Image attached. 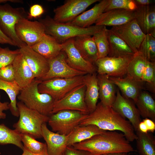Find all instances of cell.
<instances>
[{
    "instance_id": "cell-1",
    "label": "cell",
    "mask_w": 155,
    "mask_h": 155,
    "mask_svg": "<svg viewBox=\"0 0 155 155\" xmlns=\"http://www.w3.org/2000/svg\"><path fill=\"white\" fill-rule=\"evenodd\" d=\"M95 125L106 131L121 132L129 142L137 138L133 127L130 122L114 110L111 106L97 104L95 110L88 114L79 125Z\"/></svg>"
},
{
    "instance_id": "cell-2",
    "label": "cell",
    "mask_w": 155,
    "mask_h": 155,
    "mask_svg": "<svg viewBox=\"0 0 155 155\" xmlns=\"http://www.w3.org/2000/svg\"><path fill=\"white\" fill-rule=\"evenodd\" d=\"M72 146L76 149L88 151L90 155L128 153L135 151L124 134L116 131H107Z\"/></svg>"
},
{
    "instance_id": "cell-3",
    "label": "cell",
    "mask_w": 155,
    "mask_h": 155,
    "mask_svg": "<svg viewBox=\"0 0 155 155\" xmlns=\"http://www.w3.org/2000/svg\"><path fill=\"white\" fill-rule=\"evenodd\" d=\"M39 21L44 25L45 34L53 36L61 44L69 39L77 36H93L104 26L95 25L82 28L69 23L57 22L48 16Z\"/></svg>"
},
{
    "instance_id": "cell-4",
    "label": "cell",
    "mask_w": 155,
    "mask_h": 155,
    "mask_svg": "<svg viewBox=\"0 0 155 155\" xmlns=\"http://www.w3.org/2000/svg\"><path fill=\"white\" fill-rule=\"evenodd\" d=\"M41 81L35 79L21 90L17 98L28 108L49 117L52 114L55 101L50 95L39 92L38 86Z\"/></svg>"
},
{
    "instance_id": "cell-5",
    "label": "cell",
    "mask_w": 155,
    "mask_h": 155,
    "mask_svg": "<svg viewBox=\"0 0 155 155\" xmlns=\"http://www.w3.org/2000/svg\"><path fill=\"white\" fill-rule=\"evenodd\" d=\"M17 106L19 118L13 125L14 129L20 133L29 134L36 139L42 137V126L48 122L49 117L28 108L20 101L17 102Z\"/></svg>"
},
{
    "instance_id": "cell-6",
    "label": "cell",
    "mask_w": 155,
    "mask_h": 155,
    "mask_svg": "<svg viewBox=\"0 0 155 155\" xmlns=\"http://www.w3.org/2000/svg\"><path fill=\"white\" fill-rule=\"evenodd\" d=\"M27 15L23 7H13L7 3L0 5V29L20 48L26 44L18 36L15 26L21 19L27 18Z\"/></svg>"
},
{
    "instance_id": "cell-7",
    "label": "cell",
    "mask_w": 155,
    "mask_h": 155,
    "mask_svg": "<svg viewBox=\"0 0 155 155\" xmlns=\"http://www.w3.org/2000/svg\"><path fill=\"white\" fill-rule=\"evenodd\" d=\"M84 76L69 78H55L42 80L38 85V90L40 93L50 95L56 101L76 87L84 84Z\"/></svg>"
},
{
    "instance_id": "cell-8",
    "label": "cell",
    "mask_w": 155,
    "mask_h": 155,
    "mask_svg": "<svg viewBox=\"0 0 155 155\" xmlns=\"http://www.w3.org/2000/svg\"><path fill=\"white\" fill-rule=\"evenodd\" d=\"M88 114L76 111L61 110L49 116L48 122L53 131L67 135L79 125Z\"/></svg>"
},
{
    "instance_id": "cell-9",
    "label": "cell",
    "mask_w": 155,
    "mask_h": 155,
    "mask_svg": "<svg viewBox=\"0 0 155 155\" xmlns=\"http://www.w3.org/2000/svg\"><path fill=\"white\" fill-rule=\"evenodd\" d=\"M133 55L119 57L107 56L98 59L94 64L97 72L108 77H124L126 75L128 65Z\"/></svg>"
},
{
    "instance_id": "cell-10",
    "label": "cell",
    "mask_w": 155,
    "mask_h": 155,
    "mask_svg": "<svg viewBox=\"0 0 155 155\" xmlns=\"http://www.w3.org/2000/svg\"><path fill=\"white\" fill-rule=\"evenodd\" d=\"M86 89L84 83L73 89L61 99L55 101L52 114L65 110L89 114L85 101Z\"/></svg>"
},
{
    "instance_id": "cell-11",
    "label": "cell",
    "mask_w": 155,
    "mask_h": 155,
    "mask_svg": "<svg viewBox=\"0 0 155 155\" xmlns=\"http://www.w3.org/2000/svg\"><path fill=\"white\" fill-rule=\"evenodd\" d=\"M98 0H67L54 10L53 19L60 23L71 22L89 6Z\"/></svg>"
},
{
    "instance_id": "cell-12",
    "label": "cell",
    "mask_w": 155,
    "mask_h": 155,
    "mask_svg": "<svg viewBox=\"0 0 155 155\" xmlns=\"http://www.w3.org/2000/svg\"><path fill=\"white\" fill-rule=\"evenodd\" d=\"M15 31L19 38L30 47L37 42L45 34L44 27L41 22L31 21L25 18L18 22Z\"/></svg>"
},
{
    "instance_id": "cell-13",
    "label": "cell",
    "mask_w": 155,
    "mask_h": 155,
    "mask_svg": "<svg viewBox=\"0 0 155 155\" xmlns=\"http://www.w3.org/2000/svg\"><path fill=\"white\" fill-rule=\"evenodd\" d=\"M110 30L122 39L135 53L138 51L146 35L135 19L123 25L112 27Z\"/></svg>"
},
{
    "instance_id": "cell-14",
    "label": "cell",
    "mask_w": 155,
    "mask_h": 155,
    "mask_svg": "<svg viewBox=\"0 0 155 155\" xmlns=\"http://www.w3.org/2000/svg\"><path fill=\"white\" fill-rule=\"evenodd\" d=\"M66 58L65 54L62 51L55 58L48 60L49 65V69L42 80L55 78H71L87 74L70 67L67 63Z\"/></svg>"
},
{
    "instance_id": "cell-15",
    "label": "cell",
    "mask_w": 155,
    "mask_h": 155,
    "mask_svg": "<svg viewBox=\"0 0 155 155\" xmlns=\"http://www.w3.org/2000/svg\"><path fill=\"white\" fill-rule=\"evenodd\" d=\"M63 51L66 56V61L71 67L87 74L96 73L97 69L94 64L85 60L75 47L73 38L61 44Z\"/></svg>"
},
{
    "instance_id": "cell-16",
    "label": "cell",
    "mask_w": 155,
    "mask_h": 155,
    "mask_svg": "<svg viewBox=\"0 0 155 155\" xmlns=\"http://www.w3.org/2000/svg\"><path fill=\"white\" fill-rule=\"evenodd\" d=\"M133 101L123 96L119 90L117 89L116 98L111 107L114 110L128 119L136 132L139 130V125L142 119Z\"/></svg>"
},
{
    "instance_id": "cell-17",
    "label": "cell",
    "mask_w": 155,
    "mask_h": 155,
    "mask_svg": "<svg viewBox=\"0 0 155 155\" xmlns=\"http://www.w3.org/2000/svg\"><path fill=\"white\" fill-rule=\"evenodd\" d=\"M19 51L32 71L35 79L42 80L49 69L48 60L27 45L20 48Z\"/></svg>"
},
{
    "instance_id": "cell-18",
    "label": "cell",
    "mask_w": 155,
    "mask_h": 155,
    "mask_svg": "<svg viewBox=\"0 0 155 155\" xmlns=\"http://www.w3.org/2000/svg\"><path fill=\"white\" fill-rule=\"evenodd\" d=\"M135 18V11L113 9L102 13L95 24L96 25L113 27L123 25Z\"/></svg>"
},
{
    "instance_id": "cell-19",
    "label": "cell",
    "mask_w": 155,
    "mask_h": 155,
    "mask_svg": "<svg viewBox=\"0 0 155 155\" xmlns=\"http://www.w3.org/2000/svg\"><path fill=\"white\" fill-rule=\"evenodd\" d=\"M42 135L46 142L49 155H61L67 146V135L51 131L48 128L46 123L42 126Z\"/></svg>"
},
{
    "instance_id": "cell-20",
    "label": "cell",
    "mask_w": 155,
    "mask_h": 155,
    "mask_svg": "<svg viewBox=\"0 0 155 155\" xmlns=\"http://www.w3.org/2000/svg\"><path fill=\"white\" fill-rule=\"evenodd\" d=\"M135 19L142 32L155 38V7L154 5H137Z\"/></svg>"
},
{
    "instance_id": "cell-21",
    "label": "cell",
    "mask_w": 155,
    "mask_h": 155,
    "mask_svg": "<svg viewBox=\"0 0 155 155\" xmlns=\"http://www.w3.org/2000/svg\"><path fill=\"white\" fill-rule=\"evenodd\" d=\"M12 65L14 71V81L21 90L27 86L35 79L32 71L20 52Z\"/></svg>"
},
{
    "instance_id": "cell-22",
    "label": "cell",
    "mask_w": 155,
    "mask_h": 155,
    "mask_svg": "<svg viewBox=\"0 0 155 155\" xmlns=\"http://www.w3.org/2000/svg\"><path fill=\"white\" fill-rule=\"evenodd\" d=\"M108 77L118 87L123 96L135 103L140 92L144 88L143 82L135 80L127 76L123 78Z\"/></svg>"
},
{
    "instance_id": "cell-23",
    "label": "cell",
    "mask_w": 155,
    "mask_h": 155,
    "mask_svg": "<svg viewBox=\"0 0 155 155\" xmlns=\"http://www.w3.org/2000/svg\"><path fill=\"white\" fill-rule=\"evenodd\" d=\"M31 47L47 60L55 58L62 51L61 44L53 37L46 34Z\"/></svg>"
},
{
    "instance_id": "cell-24",
    "label": "cell",
    "mask_w": 155,
    "mask_h": 155,
    "mask_svg": "<svg viewBox=\"0 0 155 155\" xmlns=\"http://www.w3.org/2000/svg\"><path fill=\"white\" fill-rule=\"evenodd\" d=\"M74 45L82 57L93 64L98 59L97 47L91 36L83 35L73 38Z\"/></svg>"
},
{
    "instance_id": "cell-25",
    "label": "cell",
    "mask_w": 155,
    "mask_h": 155,
    "mask_svg": "<svg viewBox=\"0 0 155 155\" xmlns=\"http://www.w3.org/2000/svg\"><path fill=\"white\" fill-rule=\"evenodd\" d=\"M108 0L100 1L92 8L82 13L73 20L69 22L82 28L88 27L96 21L100 15L104 12L107 7Z\"/></svg>"
},
{
    "instance_id": "cell-26",
    "label": "cell",
    "mask_w": 155,
    "mask_h": 155,
    "mask_svg": "<svg viewBox=\"0 0 155 155\" xmlns=\"http://www.w3.org/2000/svg\"><path fill=\"white\" fill-rule=\"evenodd\" d=\"M84 81L86 87L85 101L90 113L95 109L99 98V87L96 73L85 75Z\"/></svg>"
},
{
    "instance_id": "cell-27",
    "label": "cell",
    "mask_w": 155,
    "mask_h": 155,
    "mask_svg": "<svg viewBox=\"0 0 155 155\" xmlns=\"http://www.w3.org/2000/svg\"><path fill=\"white\" fill-rule=\"evenodd\" d=\"M97 78L100 102L104 105L111 106L116 97L115 85L106 75L98 74Z\"/></svg>"
},
{
    "instance_id": "cell-28",
    "label": "cell",
    "mask_w": 155,
    "mask_h": 155,
    "mask_svg": "<svg viewBox=\"0 0 155 155\" xmlns=\"http://www.w3.org/2000/svg\"><path fill=\"white\" fill-rule=\"evenodd\" d=\"M106 131L94 125H78L67 135V146H72L75 144L80 142Z\"/></svg>"
},
{
    "instance_id": "cell-29",
    "label": "cell",
    "mask_w": 155,
    "mask_h": 155,
    "mask_svg": "<svg viewBox=\"0 0 155 155\" xmlns=\"http://www.w3.org/2000/svg\"><path fill=\"white\" fill-rule=\"evenodd\" d=\"M109 52L108 56L123 57L133 55L135 53L130 47L111 30H108Z\"/></svg>"
},
{
    "instance_id": "cell-30",
    "label": "cell",
    "mask_w": 155,
    "mask_h": 155,
    "mask_svg": "<svg viewBox=\"0 0 155 155\" xmlns=\"http://www.w3.org/2000/svg\"><path fill=\"white\" fill-rule=\"evenodd\" d=\"M135 104L141 117L155 121V101L148 92L142 90Z\"/></svg>"
},
{
    "instance_id": "cell-31",
    "label": "cell",
    "mask_w": 155,
    "mask_h": 155,
    "mask_svg": "<svg viewBox=\"0 0 155 155\" xmlns=\"http://www.w3.org/2000/svg\"><path fill=\"white\" fill-rule=\"evenodd\" d=\"M0 90L4 91L9 98V110L11 114L15 117H19L16 98L21 90L20 88L15 81L7 82L0 79Z\"/></svg>"
},
{
    "instance_id": "cell-32",
    "label": "cell",
    "mask_w": 155,
    "mask_h": 155,
    "mask_svg": "<svg viewBox=\"0 0 155 155\" xmlns=\"http://www.w3.org/2000/svg\"><path fill=\"white\" fill-rule=\"evenodd\" d=\"M136 132V147L139 155H155V139L153 135L139 130Z\"/></svg>"
},
{
    "instance_id": "cell-33",
    "label": "cell",
    "mask_w": 155,
    "mask_h": 155,
    "mask_svg": "<svg viewBox=\"0 0 155 155\" xmlns=\"http://www.w3.org/2000/svg\"><path fill=\"white\" fill-rule=\"evenodd\" d=\"M147 61L139 51L135 53L128 65L126 76L137 81L142 82V76Z\"/></svg>"
},
{
    "instance_id": "cell-34",
    "label": "cell",
    "mask_w": 155,
    "mask_h": 155,
    "mask_svg": "<svg viewBox=\"0 0 155 155\" xmlns=\"http://www.w3.org/2000/svg\"><path fill=\"white\" fill-rule=\"evenodd\" d=\"M11 144L22 150L24 146L22 142L20 133L15 129H11L4 124H0V145Z\"/></svg>"
},
{
    "instance_id": "cell-35",
    "label": "cell",
    "mask_w": 155,
    "mask_h": 155,
    "mask_svg": "<svg viewBox=\"0 0 155 155\" xmlns=\"http://www.w3.org/2000/svg\"><path fill=\"white\" fill-rule=\"evenodd\" d=\"M108 30L104 26L92 36L97 48L98 59L106 57L109 53Z\"/></svg>"
},
{
    "instance_id": "cell-36",
    "label": "cell",
    "mask_w": 155,
    "mask_h": 155,
    "mask_svg": "<svg viewBox=\"0 0 155 155\" xmlns=\"http://www.w3.org/2000/svg\"><path fill=\"white\" fill-rule=\"evenodd\" d=\"M20 136L24 146L31 152L39 154L47 151L46 143L39 142L27 134L20 133Z\"/></svg>"
},
{
    "instance_id": "cell-37",
    "label": "cell",
    "mask_w": 155,
    "mask_h": 155,
    "mask_svg": "<svg viewBox=\"0 0 155 155\" xmlns=\"http://www.w3.org/2000/svg\"><path fill=\"white\" fill-rule=\"evenodd\" d=\"M138 51L147 61L155 62V38L150 34H146Z\"/></svg>"
},
{
    "instance_id": "cell-38",
    "label": "cell",
    "mask_w": 155,
    "mask_h": 155,
    "mask_svg": "<svg viewBox=\"0 0 155 155\" xmlns=\"http://www.w3.org/2000/svg\"><path fill=\"white\" fill-rule=\"evenodd\" d=\"M147 89L155 92V62L147 61L141 78Z\"/></svg>"
},
{
    "instance_id": "cell-39",
    "label": "cell",
    "mask_w": 155,
    "mask_h": 155,
    "mask_svg": "<svg viewBox=\"0 0 155 155\" xmlns=\"http://www.w3.org/2000/svg\"><path fill=\"white\" fill-rule=\"evenodd\" d=\"M137 6L134 0H108L104 12L115 9L134 11Z\"/></svg>"
},
{
    "instance_id": "cell-40",
    "label": "cell",
    "mask_w": 155,
    "mask_h": 155,
    "mask_svg": "<svg viewBox=\"0 0 155 155\" xmlns=\"http://www.w3.org/2000/svg\"><path fill=\"white\" fill-rule=\"evenodd\" d=\"M20 52L19 49L11 50L8 47L0 46V69L12 64Z\"/></svg>"
},
{
    "instance_id": "cell-41",
    "label": "cell",
    "mask_w": 155,
    "mask_h": 155,
    "mask_svg": "<svg viewBox=\"0 0 155 155\" xmlns=\"http://www.w3.org/2000/svg\"><path fill=\"white\" fill-rule=\"evenodd\" d=\"M0 79L7 82L14 81V73L12 64L0 69Z\"/></svg>"
},
{
    "instance_id": "cell-42",
    "label": "cell",
    "mask_w": 155,
    "mask_h": 155,
    "mask_svg": "<svg viewBox=\"0 0 155 155\" xmlns=\"http://www.w3.org/2000/svg\"><path fill=\"white\" fill-rule=\"evenodd\" d=\"M44 10L41 5L35 4L31 6L28 13L27 18L28 20L40 17L44 13Z\"/></svg>"
},
{
    "instance_id": "cell-43",
    "label": "cell",
    "mask_w": 155,
    "mask_h": 155,
    "mask_svg": "<svg viewBox=\"0 0 155 155\" xmlns=\"http://www.w3.org/2000/svg\"><path fill=\"white\" fill-rule=\"evenodd\" d=\"M61 155H90L86 151L77 149L72 146H67Z\"/></svg>"
},
{
    "instance_id": "cell-44",
    "label": "cell",
    "mask_w": 155,
    "mask_h": 155,
    "mask_svg": "<svg viewBox=\"0 0 155 155\" xmlns=\"http://www.w3.org/2000/svg\"><path fill=\"white\" fill-rule=\"evenodd\" d=\"M1 95L0 93V119H4L6 117V114L3 111L9 109V103L2 102L0 101Z\"/></svg>"
},
{
    "instance_id": "cell-45",
    "label": "cell",
    "mask_w": 155,
    "mask_h": 155,
    "mask_svg": "<svg viewBox=\"0 0 155 155\" xmlns=\"http://www.w3.org/2000/svg\"><path fill=\"white\" fill-rule=\"evenodd\" d=\"M142 121L146 124L148 129V132H154L155 130V122L148 118H144Z\"/></svg>"
},
{
    "instance_id": "cell-46",
    "label": "cell",
    "mask_w": 155,
    "mask_h": 155,
    "mask_svg": "<svg viewBox=\"0 0 155 155\" xmlns=\"http://www.w3.org/2000/svg\"><path fill=\"white\" fill-rule=\"evenodd\" d=\"M0 43L2 44H8L10 45L15 46L12 40L5 35L0 29Z\"/></svg>"
},
{
    "instance_id": "cell-47",
    "label": "cell",
    "mask_w": 155,
    "mask_h": 155,
    "mask_svg": "<svg viewBox=\"0 0 155 155\" xmlns=\"http://www.w3.org/2000/svg\"><path fill=\"white\" fill-rule=\"evenodd\" d=\"M137 5L148 6L152 5L154 1L151 0H134Z\"/></svg>"
},
{
    "instance_id": "cell-48",
    "label": "cell",
    "mask_w": 155,
    "mask_h": 155,
    "mask_svg": "<svg viewBox=\"0 0 155 155\" xmlns=\"http://www.w3.org/2000/svg\"><path fill=\"white\" fill-rule=\"evenodd\" d=\"M139 130L141 132L147 133L148 132L147 127L145 123L143 121H141L139 124L138 126Z\"/></svg>"
},
{
    "instance_id": "cell-49",
    "label": "cell",
    "mask_w": 155,
    "mask_h": 155,
    "mask_svg": "<svg viewBox=\"0 0 155 155\" xmlns=\"http://www.w3.org/2000/svg\"><path fill=\"white\" fill-rule=\"evenodd\" d=\"M23 152L21 155H49L47 151H46L40 154H36L32 153L29 151L24 146L23 150Z\"/></svg>"
},
{
    "instance_id": "cell-50",
    "label": "cell",
    "mask_w": 155,
    "mask_h": 155,
    "mask_svg": "<svg viewBox=\"0 0 155 155\" xmlns=\"http://www.w3.org/2000/svg\"><path fill=\"white\" fill-rule=\"evenodd\" d=\"M8 1L13 3H21L23 2L22 1L20 0H0V4L3 3H5Z\"/></svg>"
},
{
    "instance_id": "cell-51",
    "label": "cell",
    "mask_w": 155,
    "mask_h": 155,
    "mask_svg": "<svg viewBox=\"0 0 155 155\" xmlns=\"http://www.w3.org/2000/svg\"><path fill=\"white\" fill-rule=\"evenodd\" d=\"M127 153L126 152H120L107 154L103 155H128Z\"/></svg>"
}]
</instances>
